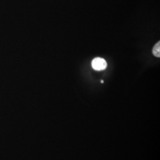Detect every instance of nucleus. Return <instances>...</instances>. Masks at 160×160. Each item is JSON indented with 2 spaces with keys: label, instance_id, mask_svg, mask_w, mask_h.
I'll use <instances>...</instances> for the list:
<instances>
[{
  "label": "nucleus",
  "instance_id": "2",
  "mask_svg": "<svg viewBox=\"0 0 160 160\" xmlns=\"http://www.w3.org/2000/svg\"><path fill=\"white\" fill-rule=\"evenodd\" d=\"M152 53L155 57H160V42H158L152 49Z\"/></svg>",
  "mask_w": 160,
  "mask_h": 160
},
{
  "label": "nucleus",
  "instance_id": "3",
  "mask_svg": "<svg viewBox=\"0 0 160 160\" xmlns=\"http://www.w3.org/2000/svg\"><path fill=\"white\" fill-rule=\"evenodd\" d=\"M101 82H102V83H103V82H104V81H103V80L101 81Z\"/></svg>",
  "mask_w": 160,
  "mask_h": 160
},
{
  "label": "nucleus",
  "instance_id": "1",
  "mask_svg": "<svg viewBox=\"0 0 160 160\" xmlns=\"http://www.w3.org/2000/svg\"><path fill=\"white\" fill-rule=\"evenodd\" d=\"M92 67L96 71H102L107 68L108 64L105 59L101 58H96L92 61Z\"/></svg>",
  "mask_w": 160,
  "mask_h": 160
}]
</instances>
